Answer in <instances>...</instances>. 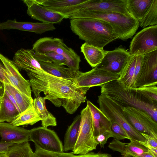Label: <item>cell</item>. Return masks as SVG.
<instances>
[{
	"label": "cell",
	"mask_w": 157,
	"mask_h": 157,
	"mask_svg": "<svg viewBox=\"0 0 157 157\" xmlns=\"http://www.w3.org/2000/svg\"><path fill=\"white\" fill-rule=\"evenodd\" d=\"M72 32L87 44L103 48L106 45L118 39L111 25L104 21L94 18L71 19Z\"/></svg>",
	"instance_id": "obj_2"
},
{
	"label": "cell",
	"mask_w": 157,
	"mask_h": 157,
	"mask_svg": "<svg viewBox=\"0 0 157 157\" xmlns=\"http://www.w3.org/2000/svg\"><path fill=\"white\" fill-rule=\"evenodd\" d=\"M15 105L5 93L0 99V123H11L20 114Z\"/></svg>",
	"instance_id": "obj_30"
},
{
	"label": "cell",
	"mask_w": 157,
	"mask_h": 157,
	"mask_svg": "<svg viewBox=\"0 0 157 157\" xmlns=\"http://www.w3.org/2000/svg\"><path fill=\"white\" fill-rule=\"evenodd\" d=\"M157 84H153L136 88V90L149 100L157 103Z\"/></svg>",
	"instance_id": "obj_36"
},
{
	"label": "cell",
	"mask_w": 157,
	"mask_h": 157,
	"mask_svg": "<svg viewBox=\"0 0 157 157\" xmlns=\"http://www.w3.org/2000/svg\"><path fill=\"white\" fill-rule=\"evenodd\" d=\"M41 120V118L33 103L26 110L18 115L10 123L16 126L28 125H32Z\"/></svg>",
	"instance_id": "obj_29"
},
{
	"label": "cell",
	"mask_w": 157,
	"mask_h": 157,
	"mask_svg": "<svg viewBox=\"0 0 157 157\" xmlns=\"http://www.w3.org/2000/svg\"><path fill=\"white\" fill-rule=\"evenodd\" d=\"M139 23V26L144 28L157 25V0H152L149 9Z\"/></svg>",
	"instance_id": "obj_35"
},
{
	"label": "cell",
	"mask_w": 157,
	"mask_h": 157,
	"mask_svg": "<svg viewBox=\"0 0 157 157\" xmlns=\"http://www.w3.org/2000/svg\"><path fill=\"white\" fill-rule=\"evenodd\" d=\"M111 137L113 138L112 131L100 133L95 136V139L98 144H99L101 147H104L108 139Z\"/></svg>",
	"instance_id": "obj_39"
},
{
	"label": "cell",
	"mask_w": 157,
	"mask_h": 157,
	"mask_svg": "<svg viewBox=\"0 0 157 157\" xmlns=\"http://www.w3.org/2000/svg\"><path fill=\"white\" fill-rule=\"evenodd\" d=\"M121 157H136L130 155H122Z\"/></svg>",
	"instance_id": "obj_47"
},
{
	"label": "cell",
	"mask_w": 157,
	"mask_h": 157,
	"mask_svg": "<svg viewBox=\"0 0 157 157\" xmlns=\"http://www.w3.org/2000/svg\"><path fill=\"white\" fill-rule=\"evenodd\" d=\"M0 59L3 64L6 77L10 84L19 91L29 97H32L29 80L24 78L12 61L1 53Z\"/></svg>",
	"instance_id": "obj_15"
},
{
	"label": "cell",
	"mask_w": 157,
	"mask_h": 157,
	"mask_svg": "<svg viewBox=\"0 0 157 157\" xmlns=\"http://www.w3.org/2000/svg\"><path fill=\"white\" fill-rule=\"evenodd\" d=\"M4 91L5 89L4 84L0 82V99L3 96Z\"/></svg>",
	"instance_id": "obj_45"
},
{
	"label": "cell",
	"mask_w": 157,
	"mask_h": 157,
	"mask_svg": "<svg viewBox=\"0 0 157 157\" xmlns=\"http://www.w3.org/2000/svg\"><path fill=\"white\" fill-rule=\"evenodd\" d=\"M31 49L35 53L52 52L62 55L67 60L65 65L75 71H79L80 56L72 48L67 46L61 39L52 37L40 38L33 44Z\"/></svg>",
	"instance_id": "obj_5"
},
{
	"label": "cell",
	"mask_w": 157,
	"mask_h": 157,
	"mask_svg": "<svg viewBox=\"0 0 157 157\" xmlns=\"http://www.w3.org/2000/svg\"><path fill=\"white\" fill-rule=\"evenodd\" d=\"M81 120L76 143L72 150L76 155H84L96 149L98 144L94 136L92 115L88 105L80 113Z\"/></svg>",
	"instance_id": "obj_6"
},
{
	"label": "cell",
	"mask_w": 157,
	"mask_h": 157,
	"mask_svg": "<svg viewBox=\"0 0 157 157\" xmlns=\"http://www.w3.org/2000/svg\"><path fill=\"white\" fill-rule=\"evenodd\" d=\"M119 77L118 74L103 69L94 67L86 72L78 71L76 72L74 83L79 88L89 89L91 87L100 86L110 81L117 80Z\"/></svg>",
	"instance_id": "obj_9"
},
{
	"label": "cell",
	"mask_w": 157,
	"mask_h": 157,
	"mask_svg": "<svg viewBox=\"0 0 157 157\" xmlns=\"http://www.w3.org/2000/svg\"><path fill=\"white\" fill-rule=\"evenodd\" d=\"M87 104L91 112L94 124V137L99 134L111 131V123L103 112L93 103L87 101Z\"/></svg>",
	"instance_id": "obj_22"
},
{
	"label": "cell",
	"mask_w": 157,
	"mask_h": 157,
	"mask_svg": "<svg viewBox=\"0 0 157 157\" xmlns=\"http://www.w3.org/2000/svg\"><path fill=\"white\" fill-rule=\"evenodd\" d=\"M152 0H126V6L129 13L139 21L144 17Z\"/></svg>",
	"instance_id": "obj_27"
},
{
	"label": "cell",
	"mask_w": 157,
	"mask_h": 157,
	"mask_svg": "<svg viewBox=\"0 0 157 157\" xmlns=\"http://www.w3.org/2000/svg\"><path fill=\"white\" fill-rule=\"evenodd\" d=\"M99 109L111 121L117 123L126 132L131 139L144 141L141 133L136 131L128 122L121 106L106 96L101 94L98 97Z\"/></svg>",
	"instance_id": "obj_7"
},
{
	"label": "cell",
	"mask_w": 157,
	"mask_h": 157,
	"mask_svg": "<svg viewBox=\"0 0 157 157\" xmlns=\"http://www.w3.org/2000/svg\"><path fill=\"white\" fill-rule=\"evenodd\" d=\"M0 82L3 83L10 84L7 78L4 67L0 63Z\"/></svg>",
	"instance_id": "obj_41"
},
{
	"label": "cell",
	"mask_w": 157,
	"mask_h": 157,
	"mask_svg": "<svg viewBox=\"0 0 157 157\" xmlns=\"http://www.w3.org/2000/svg\"><path fill=\"white\" fill-rule=\"evenodd\" d=\"M44 71L51 75L72 81L74 83L76 72L71 69L52 63L39 62Z\"/></svg>",
	"instance_id": "obj_25"
},
{
	"label": "cell",
	"mask_w": 157,
	"mask_h": 157,
	"mask_svg": "<svg viewBox=\"0 0 157 157\" xmlns=\"http://www.w3.org/2000/svg\"><path fill=\"white\" fill-rule=\"evenodd\" d=\"M13 144L0 143V152H6L10 147Z\"/></svg>",
	"instance_id": "obj_42"
},
{
	"label": "cell",
	"mask_w": 157,
	"mask_h": 157,
	"mask_svg": "<svg viewBox=\"0 0 157 157\" xmlns=\"http://www.w3.org/2000/svg\"><path fill=\"white\" fill-rule=\"evenodd\" d=\"M78 18L100 19L109 23L119 39L126 41L132 38L139 26V21L132 16L116 13L81 10L72 14L71 20Z\"/></svg>",
	"instance_id": "obj_4"
},
{
	"label": "cell",
	"mask_w": 157,
	"mask_h": 157,
	"mask_svg": "<svg viewBox=\"0 0 157 157\" xmlns=\"http://www.w3.org/2000/svg\"><path fill=\"white\" fill-rule=\"evenodd\" d=\"M46 100L44 97L39 96L33 99V104L41 118L42 127L47 128L49 126H56L57 122L56 117L46 108Z\"/></svg>",
	"instance_id": "obj_26"
},
{
	"label": "cell",
	"mask_w": 157,
	"mask_h": 157,
	"mask_svg": "<svg viewBox=\"0 0 157 157\" xmlns=\"http://www.w3.org/2000/svg\"><path fill=\"white\" fill-rule=\"evenodd\" d=\"M5 93L11 102L15 105L20 113H21L20 110L13 96L6 90L5 89Z\"/></svg>",
	"instance_id": "obj_43"
},
{
	"label": "cell",
	"mask_w": 157,
	"mask_h": 157,
	"mask_svg": "<svg viewBox=\"0 0 157 157\" xmlns=\"http://www.w3.org/2000/svg\"><path fill=\"white\" fill-rule=\"evenodd\" d=\"M153 84H157V50L144 55L133 88Z\"/></svg>",
	"instance_id": "obj_12"
},
{
	"label": "cell",
	"mask_w": 157,
	"mask_h": 157,
	"mask_svg": "<svg viewBox=\"0 0 157 157\" xmlns=\"http://www.w3.org/2000/svg\"><path fill=\"white\" fill-rule=\"evenodd\" d=\"M129 140V143H125L114 139L109 143L108 147L114 151L120 153L122 155H130L136 157L148 151V149L138 141L132 139Z\"/></svg>",
	"instance_id": "obj_21"
},
{
	"label": "cell",
	"mask_w": 157,
	"mask_h": 157,
	"mask_svg": "<svg viewBox=\"0 0 157 157\" xmlns=\"http://www.w3.org/2000/svg\"><path fill=\"white\" fill-rule=\"evenodd\" d=\"M7 157H36L28 142L14 144L6 151Z\"/></svg>",
	"instance_id": "obj_33"
},
{
	"label": "cell",
	"mask_w": 157,
	"mask_h": 157,
	"mask_svg": "<svg viewBox=\"0 0 157 157\" xmlns=\"http://www.w3.org/2000/svg\"><path fill=\"white\" fill-rule=\"evenodd\" d=\"M15 29L41 34L56 29L54 24L44 22H19L15 19L0 23V30Z\"/></svg>",
	"instance_id": "obj_19"
},
{
	"label": "cell",
	"mask_w": 157,
	"mask_h": 157,
	"mask_svg": "<svg viewBox=\"0 0 157 157\" xmlns=\"http://www.w3.org/2000/svg\"><path fill=\"white\" fill-rule=\"evenodd\" d=\"M33 56L39 62L52 63L61 65H65L67 60L63 56L54 52L44 53L34 52Z\"/></svg>",
	"instance_id": "obj_34"
},
{
	"label": "cell",
	"mask_w": 157,
	"mask_h": 157,
	"mask_svg": "<svg viewBox=\"0 0 157 157\" xmlns=\"http://www.w3.org/2000/svg\"><path fill=\"white\" fill-rule=\"evenodd\" d=\"M122 108L126 119L138 132L147 135L157 134V123L148 113L132 107Z\"/></svg>",
	"instance_id": "obj_11"
},
{
	"label": "cell",
	"mask_w": 157,
	"mask_h": 157,
	"mask_svg": "<svg viewBox=\"0 0 157 157\" xmlns=\"http://www.w3.org/2000/svg\"><path fill=\"white\" fill-rule=\"evenodd\" d=\"M0 143L20 144L29 141V130L10 123H0Z\"/></svg>",
	"instance_id": "obj_18"
},
{
	"label": "cell",
	"mask_w": 157,
	"mask_h": 157,
	"mask_svg": "<svg viewBox=\"0 0 157 157\" xmlns=\"http://www.w3.org/2000/svg\"></svg>",
	"instance_id": "obj_48"
},
{
	"label": "cell",
	"mask_w": 157,
	"mask_h": 157,
	"mask_svg": "<svg viewBox=\"0 0 157 157\" xmlns=\"http://www.w3.org/2000/svg\"><path fill=\"white\" fill-rule=\"evenodd\" d=\"M80 120L81 116L78 115L68 126L64 136L63 151L73 150L77 140Z\"/></svg>",
	"instance_id": "obj_31"
},
{
	"label": "cell",
	"mask_w": 157,
	"mask_h": 157,
	"mask_svg": "<svg viewBox=\"0 0 157 157\" xmlns=\"http://www.w3.org/2000/svg\"><path fill=\"white\" fill-rule=\"evenodd\" d=\"M131 56L129 51L120 46L113 50L106 51L101 62L96 67L119 75Z\"/></svg>",
	"instance_id": "obj_13"
},
{
	"label": "cell",
	"mask_w": 157,
	"mask_h": 157,
	"mask_svg": "<svg viewBox=\"0 0 157 157\" xmlns=\"http://www.w3.org/2000/svg\"><path fill=\"white\" fill-rule=\"evenodd\" d=\"M32 49L21 48L14 54L12 61L18 70H24L27 73H35L44 70L34 57Z\"/></svg>",
	"instance_id": "obj_20"
},
{
	"label": "cell",
	"mask_w": 157,
	"mask_h": 157,
	"mask_svg": "<svg viewBox=\"0 0 157 157\" xmlns=\"http://www.w3.org/2000/svg\"><path fill=\"white\" fill-rule=\"evenodd\" d=\"M35 145L34 152L36 157H112L111 154L91 151L84 155H76L73 152H55L46 151Z\"/></svg>",
	"instance_id": "obj_28"
},
{
	"label": "cell",
	"mask_w": 157,
	"mask_h": 157,
	"mask_svg": "<svg viewBox=\"0 0 157 157\" xmlns=\"http://www.w3.org/2000/svg\"><path fill=\"white\" fill-rule=\"evenodd\" d=\"M80 48L85 59L93 67H95L101 62L106 51L103 48L94 46L86 42L82 44Z\"/></svg>",
	"instance_id": "obj_24"
},
{
	"label": "cell",
	"mask_w": 157,
	"mask_h": 157,
	"mask_svg": "<svg viewBox=\"0 0 157 157\" xmlns=\"http://www.w3.org/2000/svg\"><path fill=\"white\" fill-rule=\"evenodd\" d=\"M81 10L119 13L132 16L127 8L126 0H87Z\"/></svg>",
	"instance_id": "obj_16"
},
{
	"label": "cell",
	"mask_w": 157,
	"mask_h": 157,
	"mask_svg": "<svg viewBox=\"0 0 157 157\" xmlns=\"http://www.w3.org/2000/svg\"><path fill=\"white\" fill-rule=\"evenodd\" d=\"M30 78L32 91L36 97L43 92L46 99L55 106H62L67 113H75L82 103L89 89L79 88L72 81L58 77L43 71L27 73Z\"/></svg>",
	"instance_id": "obj_1"
},
{
	"label": "cell",
	"mask_w": 157,
	"mask_h": 157,
	"mask_svg": "<svg viewBox=\"0 0 157 157\" xmlns=\"http://www.w3.org/2000/svg\"><path fill=\"white\" fill-rule=\"evenodd\" d=\"M0 157H7L6 152H0Z\"/></svg>",
	"instance_id": "obj_46"
},
{
	"label": "cell",
	"mask_w": 157,
	"mask_h": 157,
	"mask_svg": "<svg viewBox=\"0 0 157 157\" xmlns=\"http://www.w3.org/2000/svg\"><path fill=\"white\" fill-rule=\"evenodd\" d=\"M39 4L69 18L81 10L87 0H36Z\"/></svg>",
	"instance_id": "obj_17"
},
{
	"label": "cell",
	"mask_w": 157,
	"mask_h": 157,
	"mask_svg": "<svg viewBox=\"0 0 157 157\" xmlns=\"http://www.w3.org/2000/svg\"><path fill=\"white\" fill-rule=\"evenodd\" d=\"M145 139L144 141H139V142L144 145H149L152 147H157V134L151 133L150 135L141 133Z\"/></svg>",
	"instance_id": "obj_38"
},
{
	"label": "cell",
	"mask_w": 157,
	"mask_h": 157,
	"mask_svg": "<svg viewBox=\"0 0 157 157\" xmlns=\"http://www.w3.org/2000/svg\"><path fill=\"white\" fill-rule=\"evenodd\" d=\"M137 56H131L119 73L117 81L124 90H127L132 86Z\"/></svg>",
	"instance_id": "obj_23"
},
{
	"label": "cell",
	"mask_w": 157,
	"mask_h": 157,
	"mask_svg": "<svg viewBox=\"0 0 157 157\" xmlns=\"http://www.w3.org/2000/svg\"><path fill=\"white\" fill-rule=\"evenodd\" d=\"M29 141L46 151L55 152H64L62 143L56 133L46 128L39 127L29 130Z\"/></svg>",
	"instance_id": "obj_10"
},
{
	"label": "cell",
	"mask_w": 157,
	"mask_h": 157,
	"mask_svg": "<svg viewBox=\"0 0 157 157\" xmlns=\"http://www.w3.org/2000/svg\"><path fill=\"white\" fill-rule=\"evenodd\" d=\"M157 50V25L148 26L137 33L129 46L131 56L144 55Z\"/></svg>",
	"instance_id": "obj_8"
},
{
	"label": "cell",
	"mask_w": 157,
	"mask_h": 157,
	"mask_svg": "<svg viewBox=\"0 0 157 157\" xmlns=\"http://www.w3.org/2000/svg\"><path fill=\"white\" fill-rule=\"evenodd\" d=\"M101 87V94L122 108L132 107L146 112L157 123V103L147 98L138 92L136 88L124 90L117 80L106 83Z\"/></svg>",
	"instance_id": "obj_3"
},
{
	"label": "cell",
	"mask_w": 157,
	"mask_h": 157,
	"mask_svg": "<svg viewBox=\"0 0 157 157\" xmlns=\"http://www.w3.org/2000/svg\"><path fill=\"white\" fill-rule=\"evenodd\" d=\"M22 1L27 7V14L33 19L54 24L60 23L63 19H66L65 16L39 4L36 0Z\"/></svg>",
	"instance_id": "obj_14"
},
{
	"label": "cell",
	"mask_w": 157,
	"mask_h": 157,
	"mask_svg": "<svg viewBox=\"0 0 157 157\" xmlns=\"http://www.w3.org/2000/svg\"><path fill=\"white\" fill-rule=\"evenodd\" d=\"M137 157H155L149 151L143 153L138 155Z\"/></svg>",
	"instance_id": "obj_44"
},
{
	"label": "cell",
	"mask_w": 157,
	"mask_h": 157,
	"mask_svg": "<svg viewBox=\"0 0 157 157\" xmlns=\"http://www.w3.org/2000/svg\"><path fill=\"white\" fill-rule=\"evenodd\" d=\"M110 122L111 130L114 139L119 140L131 139L126 132L121 126L115 122Z\"/></svg>",
	"instance_id": "obj_37"
},
{
	"label": "cell",
	"mask_w": 157,
	"mask_h": 157,
	"mask_svg": "<svg viewBox=\"0 0 157 157\" xmlns=\"http://www.w3.org/2000/svg\"><path fill=\"white\" fill-rule=\"evenodd\" d=\"M4 89L13 97L21 113L26 110L33 102L32 97H29L16 89L10 84L3 83Z\"/></svg>",
	"instance_id": "obj_32"
},
{
	"label": "cell",
	"mask_w": 157,
	"mask_h": 157,
	"mask_svg": "<svg viewBox=\"0 0 157 157\" xmlns=\"http://www.w3.org/2000/svg\"><path fill=\"white\" fill-rule=\"evenodd\" d=\"M143 55H139L137 56L136 66L133 78V83L131 87L132 88H133L134 85L139 73L143 58Z\"/></svg>",
	"instance_id": "obj_40"
}]
</instances>
